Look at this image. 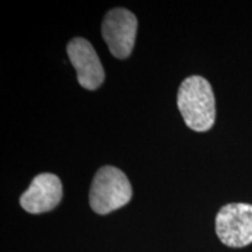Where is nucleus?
Returning a JSON list of instances; mask_svg holds the SVG:
<instances>
[{"label":"nucleus","instance_id":"obj_4","mask_svg":"<svg viewBox=\"0 0 252 252\" xmlns=\"http://www.w3.org/2000/svg\"><path fill=\"white\" fill-rule=\"evenodd\" d=\"M137 28V18L128 9L113 8L106 13L102 24V35L115 58L124 60L131 55Z\"/></svg>","mask_w":252,"mask_h":252},{"label":"nucleus","instance_id":"obj_2","mask_svg":"<svg viewBox=\"0 0 252 252\" xmlns=\"http://www.w3.org/2000/svg\"><path fill=\"white\" fill-rule=\"evenodd\" d=\"M132 187L125 173L113 166L97 171L89 191L91 209L98 215H106L131 201Z\"/></svg>","mask_w":252,"mask_h":252},{"label":"nucleus","instance_id":"obj_6","mask_svg":"<svg viewBox=\"0 0 252 252\" xmlns=\"http://www.w3.org/2000/svg\"><path fill=\"white\" fill-rule=\"evenodd\" d=\"M62 184L58 175L41 173L31 182L20 197V206L30 214L48 213L62 200Z\"/></svg>","mask_w":252,"mask_h":252},{"label":"nucleus","instance_id":"obj_1","mask_svg":"<svg viewBox=\"0 0 252 252\" xmlns=\"http://www.w3.org/2000/svg\"><path fill=\"white\" fill-rule=\"evenodd\" d=\"M178 108L189 128L206 132L216 118L215 96L212 86L201 76L187 77L178 91Z\"/></svg>","mask_w":252,"mask_h":252},{"label":"nucleus","instance_id":"obj_3","mask_svg":"<svg viewBox=\"0 0 252 252\" xmlns=\"http://www.w3.org/2000/svg\"><path fill=\"white\" fill-rule=\"evenodd\" d=\"M216 234L230 248H244L252 243V204L229 203L216 216Z\"/></svg>","mask_w":252,"mask_h":252},{"label":"nucleus","instance_id":"obj_5","mask_svg":"<svg viewBox=\"0 0 252 252\" xmlns=\"http://www.w3.org/2000/svg\"><path fill=\"white\" fill-rule=\"evenodd\" d=\"M67 53L76 70L80 86L88 90L98 89L105 78V72L93 45L83 37H75L69 41Z\"/></svg>","mask_w":252,"mask_h":252}]
</instances>
